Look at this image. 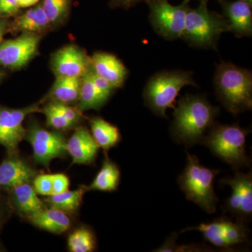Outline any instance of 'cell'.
Segmentation results:
<instances>
[{
  "label": "cell",
  "instance_id": "cell-35",
  "mask_svg": "<svg viewBox=\"0 0 252 252\" xmlns=\"http://www.w3.org/2000/svg\"><path fill=\"white\" fill-rule=\"evenodd\" d=\"M146 1L148 0H111L110 6L112 8H124L128 9L135 5L138 4L141 1Z\"/></svg>",
  "mask_w": 252,
  "mask_h": 252
},
{
  "label": "cell",
  "instance_id": "cell-28",
  "mask_svg": "<svg viewBox=\"0 0 252 252\" xmlns=\"http://www.w3.org/2000/svg\"><path fill=\"white\" fill-rule=\"evenodd\" d=\"M42 112L45 114L46 122L48 125L54 127L56 130H67L74 127V124L67 120L65 117H63L57 110L52 104L49 103L43 109Z\"/></svg>",
  "mask_w": 252,
  "mask_h": 252
},
{
  "label": "cell",
  "instance_id": "cell-3",
  "mask_svg": "<svg viewBox=\"0 0 252 252\" xmlns=\"http://www.w3.org/2000/svg\"><path fill=\"white\" fill-rule=\"evenodd\" d=\"M250 131L238 124H219L215 123L201 144L220 160L235 170L249 167L251 159L246 152V138Z\"/></svg>",
  "mask_w": 252,
  "mask_h": 252
},
{
  "label": "cell",
  "instance_id": "cell-10",
  "mask_svg": "<svg viewBox=\"0 0 252 252\" xmlns=\"http://www.w3.org/2000/svg\"><path fill=\"white\" fill-rule=\"evenodd\" d=\"M25 137L32 147L34 161L44 167H49L54 158L67 155V141L60 132L34 125L27 131Z\"/></svg>",
  "mask_w": 252,
  "mask_h": 252
},
{
  "label": "cell",
  "instance_id": "cell-36",
  "mask_svg": "<svg viewBox=\"0 0 252 252\" xmlns=\"http://www.w3.org/2000/svg\"><path fill=\"white\" fill-rule=\"evenodd\" d=\"M39 0H18V6L21 9L32 7L39 4Z\"/></svg>",
  "mask_w": 252,
  "mask_h": 252
},
{
  "label": "cell",
  "instance_id": "cell-20",
  "mask_svg": "<svg viewBox=\"0 0 252 252\" xmlns=\"http://www.w3.org/2000/svg\"><path fill=\"white\" fill-rule=\"evenodd\" d=\"M90 124L93 137L99 148L108 151L120 142L122 136L117 126L99 117L91 119Z\"/></svg>",
  "mask_w": 252,
  "mask_h": 252
},
{
  "label": "cell",
  "instance_id": "cell-27",
  "mask_svg": "<svg viewBox=\"0 0 252 252\" xmlns=\"http://www.w3.org/2000/svg\"><path fill=\"white\" fill-rule=\"evenodd\" d=\"M72 0H42L41 5L50 24L62 23L69 14Z\"/></svg>",
  "mask_w": 252,
  "mask_h": 252
},
{
  "label": "cell",
  "instance_id": "cell-1",
  "mask_svg": "<svg viewBox=\"0 0 252 252\" xmlns=\"http://www.w3.org/2000/svg\"><path fill=\"white\" fill-rule=\"evenodd\" d=\"M174 109L170 135L175 142L187 147L201 144L220 114L219 107L200 94H186Z\"/></svg>",
  "mask_w": 252,
  "mask_h": 252
},
{
  "label": "cell",
  "instance_id": "cell-39",
  "mask_svg": "<svg viewBox=\"0 0 252 252\" xmlns=\"http://www.w3.org/2000/svg\"><path fill=\"white\" fill-rule=\"evenodd\" d=\"M244 1H246V2H248L249 4L251 5L252 6V0H244Z\"/></svg>",
  "mask_w": 252,
  "mask_h": 252
},
{
  "label": "cell",
  "instance_id": "cell-30",
  "mask_svg": "<svg viewBox=\"0 0 252 252\" xmlns=\"http://www.w3.org/2000/svg\"><path fill=\"white\" fill-rule=\"evenodd\" d=\"M34 190L41 195H51L52 194V177L51 175L36 176L34 179Z\"/></svg>",
  "mask_w": 252,
  "mask_h": 252
},
{
  "label": "cell",
  "instance_id": "cell-8",
  "mask_svg": "<svg viewBox=\"0 0 252 252\" xmlns=\"http://www.w3.org/2000/svg\"><path fill=\"white\" fill-rule=\"evenodd\" d=\"M198 230L204 238L217 248L228 249L248 243L250 230L247 223L236 220L233 221L223 217L198 226L189 227L182 232Z\"/></svg>",
  "mask_w": 252,
  "mask_h": 252
},
{
  "label": "cell",
  "instance_id": "cell-13",
  "mask_svg": "<svg viewBox=\"0 0 252 252\" xmlns=\"http://www.w3.org/2000/svg\"><path fill=\"white\" fill-rule=\"evenodd\" d=\"M51 66L56 77L81 78L91 68V58L77 46L68 45L53 56Z\"/></svg>",
  "mask_w": 252,
  "mask_h": 252
},
{
  "label": "cell",
  "instance_id": "cell-6",
  "mask_svg": "<svg viewBox=\"0 0 252 252\" xmlns=\"http://www.w3.org/2000/svg\"><path fill=\"white\" fill-rule=\"evenodd\" d=\"M225 32L229 29L223 15L209 11L207 3L200 2L195 9L189 8L181 38L193 47L217 49Z\"/></svg>",
  "mask_w": 252,
  "mask_h": 252
},
{
  "label": "cell",
  "instance_id": "cell-25",
  "mask_svg": "<svg viewBox=\"0 0 252 252\" xmlns=\"http://www.w3.org/2000/svg\"><path fill=\"white\" fill-rule=\"evenodd\" d=\"M84 189L81 188L75 190H66L63 193L50 195L48 203L52 208L57 209L65 213L77 211L80 206Z\"/></svg>",
  "mask_w": 252,
  "mask_h": 252
},
{
  "label": "cell",
  "instance_id": "cell-26",
  "mask_svg": "<svg viewBox=\"0 0 252 252\" xmlns=\"http://www.w3.org/2000/svg\"><path fill=\"white\" fill-rule=\"evenodd\" d=\"M67 244L70 252H91L96 248L95 237L88 228H79L69 235Z\"/></svg>",
  "mask_w": 252,
  "mask_h": 252
},
{
  "label": "cell",
  "instance_id": "cell-2",
  "mask_svg": "<svg viewBox=\"0 0 252 252\" xmlns=\"http://www.w3.org/2000/svg\"><path fill=\"white\" fill-rule=\"evenodd\" d=\"M217 99L233 115L252 108V73L233 63L217 64L214 77Z\"/></svg>",
  "mask_w": 252,
  "mask_h": 252
},
{
  "label": "cell",
  "instance_id": "cell-34",
  "mask_svg": "<svg viewBox=\"0 0 252 252\" xmlns=\"http://www.w3.org/2000/svg\"><path fill=\"white\" fill-rule=\"evenodd\" d=\"M177 234L174 233L170 235L168 238H166L165 243L162 244L160 248L154 250V252H176L177 250V245L178 244L177 243Z\"/></svg>",
  "mask_w": 252,
  "mask_h": 252
},
{
  "label": "cell",
  "instance_id": "cell-9",
  "mask_svg": "<svg viewBox=\"0 0 252 252\" xmlns=\"http://www.w3.org/2000/svg\"><path fill=\"white\" fill-rule=\"evenodd\" d=\"M230 186L232 193L223 205V211L236 220L248 223L252 217V174L237 172L233 177L220 180Z\"/></svg>",
  "mask_w": 252,
  "mask_h": 252
},
{
  "label": "cell",
  "instance_id": "cell-24",
  "mask_svg": "<svg viewBox=\"0 0 252 252\" xmlns=\"http://www.w3.org/2000/svg\"><path fill=\"white\" fill-rule=\"evenodd\" d=\"M80 87L81 78L57 77L51 89V95L55 100L72 103L79 99Z\"/></svg>",
  "mask_w": 252,
  "mask_h": 252
},
{
  "label": "cell",
  "instance_id": "cell-15",
  "mask_svg": "<svg viewBox=\"0 0 252 252\" xmlns=\"http://www.w3.org/2000/svg\"><path fill=\"white\" fill-rule=\"evenodd\" d=\"M91 63L94 72L108 81L116 89L124 85L128 70L117 56L109 53H95L91 58Z\"/></svg>",
  "mask_w": 252,
  "mask_h": 252
},
{
  "label": "cell",
  "instance_id": "cell-11",
  "mask_svg": "<svg viewBox=\"0 0 252 252\" xmlns=\"http://www.w3.org/2000/svg\"><path fill=\"white\" fill-rule=\"evenodd\" d=\"M40 112L42 110L38 104L22 109L0 107V145L11 153L16 152L27 132L23 121L29 114Z\"/></svg>",
  "mask_w": 252,
  "mask_h": 252
},
{
  "label": "cell",
  "instance_id": "cell-38",
  "mask_svg": "<svg viewBox=\"0 0 252 252\" xmlns=\"http://www.w3.org/2000/svg\"><path fill=\"white\" fill-rule=\"evenodd\" d=\"M4 77V73L3 72L2 69L0 68V82L2 80L3 78Z\"/></svg>",
  "mask_w": 252,
  "mask_h": 252
},
{
  "label": "cell",
  "instance_id": "cell-23",
  "mask_svg": "<svg viewBox=\"0 0 252 252\" xmlns=\"http://www.w3.org/2000/svg\"><path fill=\"white\" fill-rule=\"evenodd\" d=\"M13 196L18 211L28 216L44 209V204L38 198L37 193L28 183L14 187Z\"/></svg>",
  "mask_w": 252,
  "mask_h": 252
},
{
  "label": "cell",
  "instance_id": "cell-31",
  "mask_svg": "<svg viewBox=\"0 0 252 252\" xmlns=\"http://www.w3.org/2000/svg\"><path fill=\"white\" fill-rule=\"evenodd\" d=\"M91 76H92L93 81H94V86H96L97 90L106 99H109L114 91L117 89L108 81L95 74L92 68H91Z\"/></svg>",
  "mask_w": 252,
  "mask_h": 252
},
{
  "label": "cell",
  "instance_id": "cell-37",
  "mask_svg": "<svg viewBox=\"0 0 252 252\" xmlns=\"http://www.w3.org/2000/svg\"><path fill=\"white\" fill-rule=\"evenodd\" d=\"M6 30H7V22L5 20V18L0 17V43L2 41Z\"/></svg>",
  "mask_w": 252,
  "mask_h": 252
},
{
  "label": "cell",
  "instance_id": "cell-22",
  "mask_svg": "<svg viewBox=\"0 0 252 252\" xmlns=\"http://www.w3.org/2000/svg\"><path fill=\"white\" fill-rule=\"evenodd\" d=\"M121 179V172L115 162L107 158L88 190L114 191L117 190Z\"/></svg>",
  "mask_w": 252,
  "mask_h": 252
},
{
  "label": "cell",
  "instance_id": "cell-12",
  "mask_svg": "<svg viewBox=\"0 0 252 252\" xmlns=\"http://www.w3.org/2000/svg\"><path fill=\"white\" fill-rule=\"evenodd\" d=\"M40 36L24 33L19 37L0 43V66L18 69L27 64L37 53Z\"/></svg>",
  "mask_w": 252,
  "mask_h": 252
},
{
  "label": "cell",
  "instance_id": "cell-32",
  "mask_svg": "<svg viewBox=\"0 0 252 252\" xmlns=\"http://www.w3.org/2000/svg\"><path fill=\"white\" fill-rule=\"evenodd\" d=\"M20 9L18 0H0V17L17 16Z\"/></svg>",
  "mask_w": 252,
  "mask_h": 252
},
{
  "label": "cell",
  "instance_id": "cell-29",
  "mask_svg": "<svg viewBox=\"0 0 252 252\" xmlns=\"http://www.w3.org/2000/svg\"><path fill=\"white\" fill-rule=\"evenodd\" d=\"M51 103L62 114L63 117H65L67 120L72 122L74 125H76L81 120V111L79 109L73 108L68 105V104L63 103V102L56 100L51 102Z\"/></svg>",
  "mask_w": 252,
  "mask_h": 252
},
{
  "label": "cell",
  "instance_id": "cell-5",
  "mask_svg": "<svg viewBox=\"0 0 252 252\" xmlns=\"http://www.w3.org/2000/svg\"><path fill=\"white\" fill-rule=\"evenodd\" d=\"M187 154V165L177 179L179 187L187 200L196 204L207 213H215L219 198L214 189V180L220 170L204 167L196 156L188 152Z\"/></svg>",
  "mask_w": 252,
  "mask_h": 252
},
{
  "label": "cell",
  "instance_id": "cell-41",
  "mask_svg": "<svg viewBox=\"0 0 252 252\" xmlns=\"http://www.w3.org/2000/svg\"><path fill=\"white\" fill-rule=\"evenodd\" d=\"M0 187H1V186H0Z\"/></svg>",
  "mask_w": 252,
  "mask_h": 252
},
{
  "label": "cell",
  "instance_id": "cell-21",
  "mask_svg": "<svg viewBox=\"0 0 252 252\" xmlns=\"http://www.w3.org/2000/svg\"><path fill=\"white\" fill-rule=\"evenodd\" d=\"M78 100L79 109L81 112L89 109H99L107 102L105 98L96 86L91 76V68L81 77L80 93Z\"/></svg>",
  "mask_w": 252,
  "mask_h": 252
},
{
  "label": "cell",
  "instance_id": "cell-14",
  "mask_svg": "<svg viewBox=\"0 0 252 252\" xmlns=\"http://www.w3.org/2000/svg\"><path fill=\"white\" fill-rule=\"evenodd\" d=\"M223 9V16L229 32L237 37L251 36L252 34V6L244 0H218Z\"/></svg>",
  "mask_w": 252,
  "mask_h": 252
},
{
  "label": "cell",
  "instance_id": "cell-16",
  "mask_svg": "<svg viewBox=\"0 0 252 252\" xmlns=\"http://www.w3.org/2000/svg\"><path fill=\"white\" fill-rule=\"evenodd\" d=\"M99 149L92 134L84 127H79L67 142V153L72 157L74 164L92 163Z\"/></svg>",
  "mask_w": 252,
  "mask_h": 252
},
{
  "label": "cell",
  "instance_id": "cell-33",
  "mask_svg": "<svg viewBox=\"0 0 252 252\" xmlns=\"http://www.w3.org/2000/svg\"><path fill=\"white\" fill-rule=\"evenodd\" d=\"M52 177V194H59L69 190V180L64 174H54Z\"/></svg>",
  "mask_w": 252,
  "mask_h": 252
},
{
  "label": "cell",
  "instance_id": "cell-4",
  "mask_svg": "<svg viewBox=\"0 0 252 252\" xmlns=\"http://www.w3.org/2000/svg\"><path fill=\"white\" fill-rule=\"evenodd\" d=\"M187 86H197L191 72L177 69L158 72L144 87V104L158 117H167V109L175 108L176 98Z\"/></svg>",
  "mask_w": 252,
  "mask_h": 252
},
{
  "label": "cell",
  "instance_id": "cell-17",
  "mask_svg": "<svg viewBox=\"0 0 252 252\" xmlns=\"http://www.w3.org/2000/svg\"><path fill=\"white\" fill-rule=\"evenodd\" d=\"M36 176V172L26 162L17 158L4 160L0 164V186L14 188L28 183Z\"/></svg>",
  "mask_w": 252,
  "mask_h": 252
},
{
  "label": "cell",
  "instance_id": "cell-40",
  "mask_svg": "<svg viewBox=\"0 0 252 252\" xmlns=\"http://www.w3.org/2000/svg\"><path fill=\"white\" fill-rule=\"evenodd\" d=\"M209 0H200V2H206L207 3V1H208Z\"/></svg>",
  "mask_w": 252,
  "mask_h": 252
},
{
  "label": "cell",
  "instance_id": "cell-18",
  "mask_svg": "<svg viewBox=\"0 0 252 252\" xmlns=\"http://www.w3.org/2000/svg\"><path fill=\"white\" fill-rule=\"evenodd\" d=\"M29 218L33 225L56 234L64 233L71 225V220L65 212L52 207L29 215Z\"/></svg>",
  "mask_w": 252,
  "mask_h": 252
},
{
  "label": "cell",
  "instance_id": "cell-19",
  "mask_svg": "<svg viewBox=\"0 0 252 252\" xmlns=\"http://www.w3.org/2000/svg\"><path fill=\"white\" fill-rule=\"evenodd\" d=\"M50 25L41 3L18 16L14 22V28L16 31L36 34L45 31Z\"/></svg>",
  "mask_w": 252,
  "mask_h": 252
},
{
  "label": "cell",
  "instance_id": "cell-7",
  "mask_svg": "<svg viewBox=\"0 0 252 252\" xmlns=\"http://www.w3.org/2000/svg\"><path fill=\"white\" fill-rule=\"evenodd\" d=\"M190 1L184 0L182 4L175 6L170 4L168 0H148L149 21L154 31L167 40L181 38Z\"/></svg>",
  "mask_w": 252,
  "mask_h": 252
}]
</instances>
